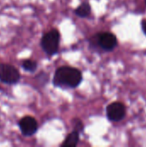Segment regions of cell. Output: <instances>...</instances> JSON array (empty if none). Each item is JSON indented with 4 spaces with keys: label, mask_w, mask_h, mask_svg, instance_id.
Masks as SVG:
<instances>
[{
    "label": "cell",
    "mask_w": 146,
    "mask_h": 147,
    "mask_svg": "<svg viewBox=\"0 0 146 147\" xmlns=\"http://www.w3.org/2000/svg\"><path fill=\"white\" fill-rule=\"evenodd\" d=\"M83 80L79 70L69 66H62L56 70L53 77V84L57 87H77Z\"/></svg>",
    "instance_id": "1"
},
{
    "label": "cell",
    "mask_w": 146,
    "mask_h": 147,
    "mask_svg": "<svg viewBox=\"0 0 146 147\" xmlns=\"http://www.w3.org/2000/svg\"><path fill=\"white\" fill-rule=\"evenodd\" d=\"M59 33L57 29H52L46 33L41 39V47L48 55L57 53L59 46Z\"/></svg>",
    "instance_id": "2"
},
{
    "label": "cell",
    "mask_w": 146,
    "mask_h": 147,
    "mask_svg": "<svg viewBox=\"0 0 146 147\" xmlns=\"http://www.w3.org/2000/svg\"><path fill=\"white\" fill-rule=\"evenodd\" d=\"M20 80V73L10 65L0 64V81L7 84H16Z\"/></svg>",
    "instance_id": "3"
},
{
    "label": "cell",
    "mask_w": 146,
    "mask_h": 147,
    "mask_svg": "<svg viewBox=\"0 0 146 147\" xmlns=\"http://www.w3.org/2000/svg\"><path fill=\"white\" fill-rule=\"evenodd\" d=\"M107 116L111 121H120L126 115V108L120 102H113L107 107Z\"/></svg>",
    "instance_id": "4"
},
{
    "label": "cell",
    "mask_w": 146,
    "mask_h": 147,
    "mask_svg": "<svg viewBox=\"0 0 146 147\" xmlns=\"http://www.w3.org/2000/svg\"><path fill=\"white\" fill-rule=\"evenodd\" d=\"M20 130L25 136H32L38 129V123L36 120L31 116L23 117L19 122Z\"/></svg>",
    "instance_id": "5"
},
{
    "label": "cell",
    "mask_w": 146,
    "mask_h": 147,
    "mask_svg": "<svg viewBox=\"0 0 146 147\" xmlns=\"http://www.w3.org/2000/svg\"><path fill=\"white\" fill-rule=\"evenodd\" d=\"M98 44L102 49L111 51L117 46V39L112 33H102L98 35Z\"/></svg>",
    "instance_id": "6"
},
{
    "label": "cell",
    "mask_w": 146,
    "mask_h": 147,
    "mask_svg": "<svg viewBox=\"0 0 146 147\" xmlns=\"http://www.w3.org/2000/svg\"><path fill=\"white\" fill-rule=\"evenodd\" d=\"M79 140V133L76 130H74L71 134L68 135V137L65 139L64 143L62 144V146H76Z\"/></svg>",
    "instance_id": "7"
},
{
    "label": "cell",
    "mask_w": 146,
    "mask_h": 147,
    "mask_svg": "<svg viewBox=\"0 0 146 147\" xmlns=\"http://www.w3.org/2000/svg\"><path fill=\"white\" fill-rule=\"evenodd\" d=\"M91 9L88 3H83L76 9V14L80 17H86L90 14Z\"/></svg>",
    "instance_id": "8"
},
{
    "label": "cell",
    "mask_w": 146,
    "mask_h": 147,
    "mask_svg": "<svg viewBox=\"0 0 146 147\" xmlns=\"http://www.w3.org/2000/svg\"><path fill=\"white\" fill-rule=\"evenodd\" d=\"M22 65L25 71H28L30 72L34 71L37 68V63L34 60H31V59H27V60L23 61Z\"/></svg>",
    "instance_id": "9"
},
{
    "label": "cell",
    "mask_w": 146,
    "mask_h": 147,
    "mask_svg": "<svg viewBox=\"0 0 146 147\" xmlns=\"http://www.w3.org/2000/svg\"><path fill=\"white\" fill-rule=\"evenodd\" d=\"M83 123H82L80 121L77 120V121H76V124H75V128H76L75 130H76V131H77V132L79 133L80 131H82V130H83Z\"/></svg>",
    "instance_id": "10"
},
{
    "label": "cell",
    "mask_w": 146,
    "mask_h": 147,
    "mask_svg": "<svg viewBox=\"0 0 146 147\" xmlns=\"http://www.w3.org/2000/svg\"><path fill=\"white\" fill-rule=\"evenodd\" d=\"M141 27H142V29H143V32L145 33V34H146V21H142L141 22Z\"/></svg>",
    "instance_id": "11"
},
{
    "label": "cell",
    "mask_w": 146,
    "mask_h": 147,
    "mask_svg": "<svg viewBox=\"0 0 146 147\" xmlns=\"http://www.w3.org/2000/svg\"><path fill=\"white\" fill-rule=\"evenodd\" d=\"M145 3H146V0H145Z\"/></svg>",
    "instance_id": "12"
}]
</instances>
